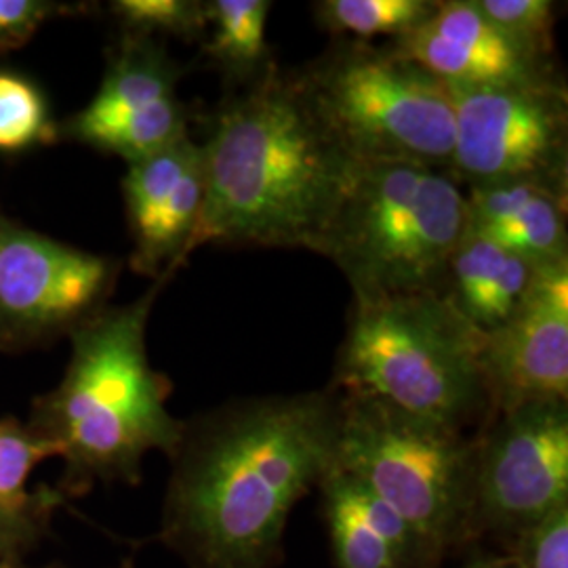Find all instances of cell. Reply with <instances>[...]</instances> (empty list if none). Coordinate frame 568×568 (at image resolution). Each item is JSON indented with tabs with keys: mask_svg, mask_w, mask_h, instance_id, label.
<instances>
[{
	"mask_svg": "<svg viewBox=\"0 0 568 568\" xmlns=\"http://www.w3.org/2000/svg\"><path fill=\"white\" fill-rule=\"evenodd\" d=\"M333 386L232 398L190 419L166 457L156 539L185 568H278L291 511L337 462Z\"/></svg>",
	"mask_w": 568,
	"mask_h": 568,
	"instance_id": "cell-1",
	"label": "cell"
},
{
	"mask_svg": "<svg viewBox=\"0 0 568 568\" xmlns=\"http://www.w3.org/2000/svg\"><path fill=\"white\" fill-rule=\"evenodd\" d=\"M201 145L206 187L190 255L206 244L314 251L356 166L278 63L213 112Z\"/></svg>",
	"mask_w": 568,
	"mask_h": 568,
	"instance_id": "cell-2",
	"label": "cell"
},
{
	"mask_svg": "<svg viewBox=\"0 0 568 568\" xmlns=\"http://www.w3.org/2000/svg\"><path fill=\"white\" fill-rule=\"evenodd\" d=\"M171 278L74 328L60 384L32 398L26 424L55 448L65 501L100 485L138 487L145 455L169 457L182 436L183 419L169 410L173 384L148 356V323Z\"/></svg>",
	"mask_w": 568,
	"mask_h": 568,
	"instance_id": "cell-3",
	"label": "cell"
},
{
	"mask_svg": "<svg viewBox=\"0 0 568 568\" xmlns=\"http://www.w3.org/2000/svg\"><path fill=\"white\" fill-rule=\"evenodd\" d=\"M483 345L438 293L354 302L328 386L478 432L490 415Z\"/></svg>",
	"mask_w": 568,
	"mask_h": 568,
	"instance_id": "cell-4",
	"label": "cell"
},
{
	"mask_svg": "<svg viewBox=\"0 0 568 568\" xmlns=\"http://www.w3.org/2000/svg\"><path fill=\"white\" fill-rule=\"evenodd\" d=\"M467 224L466 192L448 171L356 163L314 253L337 265L354 302L436 293Z\"/></svg>",
	"mask_w": 568,
	"mask_h": 568,
	"instance_id": "cell-5",
	"label": "cell"
},
{
	"mask_svg": "<svg viewBox=\"0 0 568 568\" xmlns=\"http://www.w3.org/2000/svg\"><path fill=\"white\" fill-rule=\"evenodd\" d=\"M342 394L335 466L396 511L443 565L476 530V432Z\"/></svg>",
	"mask_w": 568,
	"mask_h": 568,
	"instance_id": "cell-6",
	"label": "cell"
},
{
	"mask_svg": "<svg viewBox=\"0 0 568 568\" xmlns=\"http://www.w3.org/2000/svg\"><path fill=\"white\" fill-rule=\"evenodd\" d=\"M293 72L316 116L354 163L450 169L455 112L447 84L394 44L337 39Z\"/></svg>",
	"mask_w": 568,
	"mask_h": 568,
	"instance_id": "cell-7",
	"label": "cell"
},
{
	"mask_svg": "<svg viewBox=\"0 0 568 568\" xmlns=\"http://www.w3.org/2000/svg\"><path fill=\"white\" fill-rule=\"evenodd\" d=\"M455 112L448 173L471 185L530 182L568 192L565 81L532 87H447Z\"/></svg>",
	"mask_w": 568,
	"mask_h": 568,
	"instance_id": "cell-8",
	"label": "cell"
},
{
	"mask_svg": "<svg viewBox=\"0 0 568 568\" xmlns=\"http://www.w3.org/2000/svg\"><path fill=\"white\" fill-rule=\"evenodd\" d=\"M121 267L0 209V349L21 354L68 337L110 305Z\"/></svg>",
	"mask_w": 568,
	"mask_h": 568,
	"instance_id": "cell-9",
	"label": "cell"
},
{
	"mask_svg": "<svg viewBox=\"0 0 568 568\" xmlns=\"http://www.w3.org/2000/svg\"><path fill=\"white\" fill-rule=\"evenodd\" d=\"M568 506V403L490 413L476 432V530L504 551Z\"/></svg>",
	"mask_w": 568,
	"mask_h": 568,
	"instance_id": "cell-10",
	"label": "cell"
},
{
	"mask_svg": "<svg viewBox=\"0 0 568 568\" xmlns=\"http://www.w3.org/2000/svg\"><path fill=\"white\" fill-rule=\"evenodd\" d=\"M183 68L159 39L121 34L95 98L58 122L60 142L81 143L133 163L190 135L178 95Z\"/></svg>",
	"mask_w": 568,
	"mask_h": 568,
	"instance_id": "cell-11",
	"label": "cell"
},
{
	"mask_svg": "<svg viewBox=\"0 0 568 568\" xmlns=\"http://www.w3.org/2000/svg\"><path fill=\"white\" fill-rule=\"evenodd\" d=\"M490 413L530 403H568V260L539 265L525 304L485 335Z\"/></svg>",
	"mask_w": 568,
	"mask_h": 568,
	"instance_id": "cell-12",
	"label": "cell"
},
{
	"mask_svg": "<svg viewBox=\"0 0 568 568\" xmlns=\"http://www.w3.org/2000/svg\"><path fill=\"white\" fill-rule=\"evenodd\" d=\"M203 145L190 135L126 163L122 196L133 241L129 265L145 278L178 274L190 260L204 203Z\"/></svg>",
	"mask_w": 568,
	"mask_h": 568,
	"instance_id": "cell-13",
	"label": "cell"
},
{
	"mask_svg": "<svg viewBox=\"0 0 568 568\" xmlns=\"http://www.w3.org/2000/svg\"><path fill=\"white\" fill-rule=\"evenodd\" d=\"M447 87H532L565 81L556 58L509 37L476 0H438L415 32L392 42Z\"/></svg>",
	"mask_w": 568,
	"mask_h": 568,
	"instance_id": "cell-14",
	"label": "cell"
},
{
	"mask_svg": "<svg viewBox=\"0 0 568 568\" xmlns=\"http://www.w3.org/2000/svg\"><path fill=\"white\" fill-rule=\"evenodd\" d=\"M335 568H438L405 520L335 466L318 487Z\"/></svg>",
	"mask_w": 568,
	"mask_h": 568,
	"instance_id": "cell-15",
	"label": "cell"
},
{
	"mask_svg": "<svg viewBox=\"0 0 568 568\" xmlns=\"http://www.w3.org/2000/svg\"><path fill=\"white\" fill-rule=\"evenodd\" d=\"M467 230L537 265L568 260V192L541 183L471 185Z\"/></svg>",
	"mask_w": 568,
	"mask_h": 568,
	"instance_id": "cell-16",
	"label": "cell"
},
{
	"mask_svg": "<svg viewBox=\"0 0 568 568\" xmlns=\"http://www.w3.org/2000/svg\"><path fill=\"white\" fill-rule=\"evenodd\" d=\"M537 270L539 265L467 230L436 293L478 333L490 335L525 304Z\"/></svg>",
	"mask_w": 568,
	"mask_h": 568,
	"instance_id": "cell-17",
	"label": "cell"
},
{
	"mask_svg": "<svg viewBox=\"0 0 568 568\" xmlns=\"http://www.w3.org/2000/svg\"><path fill=\"white\" fill-rule=\"evenodd\" d=\"M55 448L18 417L0 419V560L23 567L49 535L55 509L65 504L55 487L28 488L32 471Z\"/></svg>",
	"mask_w": 568,
	"mask_h": 568,
	"instance_id": "cell-18",
	"label": "cell"
},
{
	"mask_svg": "<svg viewBox=\"0 0 568 568\" xmlns=\"http://www.w3.org/2000/svg\"><path fill=\"white\" fill-rule=\"evenodd\" d=\"M203 55L230 87L248 89L276 63L265 41L270 0H204Z\"/></svg>",
	"mask_w": 568,
	"mask_h": 568,
	"instance_id": "cell-19",
	"label": "cell"
},
{
	"mask_svg": "<svg viewBox=\"0 0 568 568\" xmlns=\"http://www.w3.org/2000/svg\"><path fill=\"white\" fill-rule=\"evenodd\" d=\"M436 7L438 0H318L314 18L335 39L371 42L389 37L394 42L415 32Z\"/></svg>",
	"mask_w": 568,
	"mask_h": 568,
	"instance_id": "cell-20",
	"label": "cell"
},
{
	"mask_svg": "<svg viewBox=\"0 0 568 568\" xmlns=\"http://www.w3.org/2000/svg\"><path fill=\"white\" fill-rule=\"evenodd\" d=\"M58 142V121L41 87L21 72L0 68V152L20 154Z\"/></svg>",
	"mask_w": 568,
	"mask_h": 568,
	"instance_id": "cell-21",
	"label": "cell"
},
{
	"mask_svg": "<svg viewBox=\"0 0 568 568\" xmlns=\"http://www.w3.org/2000/svg\"><path fill=\"white\" fill-rule=\"evenodd\" d=\"M108 13L121 34L175 37L187 42H203L206 37L204 0H112Z\"/></svg>",
	"mask_w": 568,
	"mask_h": 568,
	"instance_id": "cell-22",
	"label": "cell"
},
{
	"mask_svg": "<svg viewBox=\"0 0 568 568\" xmlns=\"http://www.w3.org/2000/svg\"><path fill=\"white\" fill-rule=\"evenodd\" d=\"M488 20L506 30L509 37L556 58L554 28L560 4L554 0H476Z\"/></svg>",
	"mask_w": 568,
	"mask_h": 568,
	"instance_id": "cell-23",
	"label": "cell"
},
{
	"mask_svg": "<svg viewBox=\"0 0 568 568\" xmlns=\"http://www.w3.org/2000/svg\"><path fill=\"white\" fill-rule=\"evenodd\" d=\"M506 554L518 568H568V506L528 528Z\"/></svg>",
	"mask_w": 568,
	"mask_h": 568,
	"instance_id": "cell-24",
	"label": "cell"
},
{
	"mask_svg": "<svg viewBox=\"0 0 568 568\" xmlns=\"http://www.w3.org/2000/svg\"><path fill=\"white\" fill-rule=\"evenodd\" d=\"M82 9L84 4L55 0H0V55L23 47L47 21Z\"/></svg>",
	"mask_w": 568,
	"mask_h": 568,
	"instance_id": "cell-25",
	"label": "cell"
},
{
	"mask_svg": "<svg viewBox=\"0 0 568 568\" xmlns=\"http://www.w3.org/2000/svg\"><path fill=\"white\" fill-rule=\"evenodd\" d=\"M464 568H518L516 562L511 560V556L506 551H499V554H488V551H478V554H471L467 558Z\"/></svg>",
	"mask_w": 568,
	"mask_h": 568,
	"instance_id": "cell-26",
	"label": "cell"
},
{
	"mask_svg": "<svg viewBox=\"0 0 568 568\" xmlns=\"http://www.w3.org/2000/svg\"><path fill=\"white\" fill-rule=\"evenodd\" d=\"M0 568H30V567H13V565H7L4 560H0Z\"/></svg>",
	"mask_w": 568,
	"mask_h": 568,
	"instance_id": "cell-27",
	"label": "cell"
},
{
	"mask_svg": "<svg viewBox=\"0 0 568 568\" xmlns=\"http://www.w3.org/2000/svg\"><path fill=\"white\" fill-rule=\"evenodd\" d=\"M42 568H60V567H42Z\"/></svg>",
	"mask_w": 568,
	"mask_h": 568,
	"instance_id": "cell-28",
	"label": "cell"
}]
</instances>
